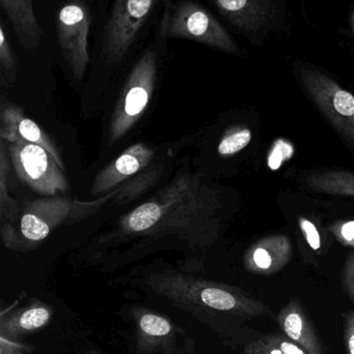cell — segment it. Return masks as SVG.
<instances>
[{"instance_id": "cell-13", "label": "cell", "mask_w": 354, "mask_h": 354, "mask_svg": "<svg viewBox=\"0 0 354 354\" xmlns=\"http://www.w3.org/2000/svg\"><path fill=\"white\" fill-rule=\"evenodd\" d=\"M278 324L285 336L308 354H326L313 324L297 299L289 301L281 310Z\"/></svg>"}, {"instance_id": "cell-5", "label": "cell", "mask_w": 354, "mask_h": 354, "mask_svg": "<svg viewBox=\"0 0 354 354\" xmlns=\"http://www.w3.org/2000/svg\"><path fill=\"white\" fill-rule=\"evenodd\" d=\"M158 66L157 53L151 48L145 50L135 62L110 120V145L122 139L143 118L155 91Z\"/></svg>"}, {"instance_id": "cell-6", "label": "cell", "mask_w": 354, "mask_h": 354, "mask_svg": "<svg viewBox=\"0 0 354 354\" xmlns=\"http://www.w3.org/2000/svg\"><path fill=\"white\" fill-rule=\"evenodd\" d=\"M297 76L322 115L354 149V95L320 71L301 66Z\"/></svg>"}, {"instance_id": "cell-7", "label": "cell", "mask_w": 354, "mask_h": 354, "mask_svg": "<svg viewBox=\"0 0 354 354\" xmlns=\"http://www.w3.org/2000/svg\"><path fill=\"white\" fill-rule=\"evenodd\" d=\"M6 145L17 176L33 192L45 197H56L68 191V178L47 149L24 141Z\"/></svg>"}, {"instance_id": "cell-11", "label": "cell", "mask_w": 354, "mask_h": 354, "mask_svg": "<svg viewBox=\"0 0 354 354\" xmlns=\"http://www.w3.org/2000/svg\"><path fill=\"white\" fill-rule=\"evenodd\" d=\"M0 138L8 143L24 141L41 145L51 153L60 167L66 171V165L62 161V153L49 135L46 134L39 124L27 118L24 111L15 104H2L0 114Z\"/></svg>"}, {"instance_id": "cell-27", "label": "cell", "mask_w": 354, "mask_h": 354, "mask_svg": "<svg viewBox=\"0 0 354 354\" xmlns=\"http://www.w3.org/2000/svg\"><path fill=\"white\" fill-rule=\"evenodd\" d=\"M241 354H283L280 348L268 342L265 338L254 341L245 346V351Z\"/></svg>"}, {"instance_id": "cell-12", "label": "cell", "mask_w": 354, "mask_h": 354, "mask_svg": "<svg viewBox=\"0 0 354 354\" xmlns=\"http://www.w3.org/2000/svg\"><path fill=\"white\" fill-rule=\"evenodd\" d=\"M292 257V245L285 235H270L254 243L245 255V266L253 274L269 276L282 270Z\"/></svg>"}, {"instance_id": "cell-31", "label": "cell", "mask_w": 354, "mask_h": 354, "mask_svg": "<svg viewBox=\"0 0 354 354\" xmlns=\"http://www.w3.org/2000/svg\"><path fill=\"white\" fill-rule=\"evenodd\" d=\"M87 354H96V353H87Z\"/></svg>"}, {"instance_id": "cell-2", "label": "cell", "mask_w": 354, "mask_h": 354, "mask_svg": "<svg viewBox=\"0 0 354 354\" xmlns=\"http://www.w3.org/2000/svg\"><path fill=\"white\" fill-rule=\"evenodd\" d=\"M159 176L158 170L149 172L141 178L121 185L106 195L91 201L72 198L46 197L23 202L18 218L12 224H1V239L4 245L14 251H28L47 239L55 229L79 222L96 214L112 200L126 197L134 199L141 195Z\"/></svg>"}, {"instance_id": "cell-23", "label": "cell", "mask_w": 354, "mask_h": 354, "mask_svg": "<svg viewBox=\"0 0 354 354\" xmlns=\"http://www.w3.org/2000/svg\"><path fill=\"white\" fill-rule=\"evenodd\" d=\"M328 230L341 245L354 248V221H339L330 225Z\"/></svg>"}, {"instance_id": "cell-21", "label": "cell", "mask_w": 354, "mask_h": 354, "mask_svg": "<svg viewBox=\"0 0 354 354\" xmlns=\"http://www.w3.org/2000/svg\"><path fill=\"white\" fill-rule=\"evenodd\" d=\"M251 136V131L247 127L238 126L231 128L224 135L218 145V153L222 157L236 155L249 145Z\"/></svg>"}, {"instance_id": "cell-4", "label": "cell", "mask_w": 354, "mask_h": 354, "mask_svg": "<svg viewBox=\"0 0 354 354\" xmlns=\"http://www.w3.org/2000/svg\"><path fill=\"white\" fill-rule=\"evenodd\" d=\"M161 39H182L229 54H238L239 48L224 27L209 10L195 0L168 2L162 16Z\"/></svg>"}, {"instance_id": "cell-18", "label": "cell", "mask_w": 354, "mask_h": 354, "mask_svg": "<svg viewBox=\"0 0 354 354\" xmlns=\"http://www.w3.org/2000/svg\"><path fill=\"white\" fill-rule=\"evenodd\" d=\"M308 187L328 195L354 197V174L342 170L315 172L305 178Z\"/></svg>"}, {"instance_id": "cell-10", "label": "cell", "mask_w": 354, "mask_h": 354, "mask_svg": "<svg viewBox=\"0 0 354 354\" xmlns=\"http://www.w3.org/2000/svg\"><path fill=\"white\" fill-rule=\"evenodd\" d=\"M154 159L155 151L149 145L145 143L131 145L96 176L91 185V195L101 197L121 185L141 178L148 172L134 176L148 169Z\"/></svg>"}, {"instance_id": "cell-17", "label": "cell", "mask_w": 354, "mask_h": 354, "mask_svg": "<svg viewBox=\"0 0 354 354\" xmlns=\"http://www.w3.org/2000/svg\"><path fill=\"white\" fill-rule=\"evenodd\" d=\"M139 347L143 351H154L166 347L175 338L174 324L164 316L145 310L135 314Z\"/></svg>"}, {"instance_id": "cell-25", "label": "cell", "mask_w": 354, "mask_h": 354, "mask_svg": "<svg viewBox=\"0 0 354 354\" xmlns=\"http://www.w3.org/2000/svg\"><path fill=\"white\" fill-rule=\"evenodd\" d=\"M268 342L281 349L283 354H308L285 335H267L264 337Z\"/></svg>"}, {"instance_id": "cell-8", "label": "cell", "mask_w": 354, "mask_h": 354, "mask_svg": "<svg viewBox=\"0 0 354 354\" xmlns=\"http://www.w3.org/2000/svg\"><path fill=\"white\" fill-rule=\"evenodd\" d=\"M91 25L89 8L78 0L64 4L56 18V35L60 52L77 80L83 78L89 64Z\"/></svg>"}, {"instance_id": "cell-14", "label": "cell", "mask_w": 354, "mask_h": 354, "mask_svg": "<svg viewBox=\"0 0 354 354\" xmlns=\"http://www.w3.org/2000/svg\"><path fill=\"white\" fill-rule=\"evenodd\" d=\"M2 10L23 48L33 51L43 43L44 32L33 0H0Z\"/></svg>"}, {"instance_id": "cell-16", "label": "cell", "mask_w": 354, "mask_h": 354, "mask_svg": "<svg viewBox=\"0 0 354 354\" xmlns=\"http://www.w3.org/2000/svg\"><path fill=\"white\" fill-rule=\"evenodd\" d=\"M51 317V308L43 304L2 314L0 318V337L17 341L27 333L44 328Z\"/></svg>"}, {"instance_id": "cell-1", "label": "cell", "mask_w": 354, "mask_h": 354, "mask_svg": "<svg viewBox=\"0 0 354 354\" xmlns=\"http://www.w3.org/2000/svg\"><path fill=\"white\" fill-rule=\"evenodd\" d=\"M222 208L220 194L203 176L180 172L149 200L121 216L99 243L175 237L195 248L206 247L213 241Z\"/></svg>"}, {"instance_id": "cell-3", "label": "cell", "mask_w": 354, "mask_h": 354, "mask_svg": "<svg viewBox=\"0 0 354 354\" xmlns=\"http://www.w3.org/2000/svg\"><path fill=\"white\" fill-rule=\"evenodd\" d=\"M147 285L156 295L189 311L230 314L240 317H260L272 313L263 301L240 288L183 272H155L148 278Z\"/></svg>"}, {"instance_id": "cell-9", "label": "cell", "mask_w": 354, "mask_h": 354, "mask_svg": "<svg viewBox=\"0 0 354 354\" xmlns=\"http://www.w3.org/2000/svg\"><path fill=\"white\" fill-rule=\"evenodd\" d=\"M153 6L154 0H114L103 37V56L109 64L127 55Z\"/></svg>"}, {"instance_id": "cell-22", "label": "cell", "mask_w": 354, "mask_h": 354, "mask_svg": "<svg viewBox=\"0 0 354 354\" xmlns=\"http://www.w3.org/2000/svg\"><path fill=\"white\" fill-rule=\"evenodd\" d=\"M293 151L294 149L290 143L280 139L274 143V147L270 151L269 157H268V166L272 170L278 169L286 160L292 157Z\"/></svg>"}, {"instance_id": "cell-19", "label": "cell", "mask_w": 354, "mask_h": 354, "mask_svg": "<svg viewBox=\"0 0 354 354\" xmlns=\"http://www.w3.org/2000/svg\"><path fill=\"white\" fill-rule=\"evenodd\" d=\"M6 141L1 140L0 149V220L1 224H12L18 218L20 207L8 192V157Z\"/></svg>"}, {"instance_id": "cell-29", "label": "cell", "mask_w": 354, "mask_h": 354, "mask_svg": "<svg viewBox=\"0 0 354 354\" xmlns=\"http://www.w3.org/2000/svg\"><path fill=\"white\" fill-rule=\"evenodd\" d=\"M0 354H27V346L18 341L0 337Z\"/></svg>"}, {"instance_id": "cell-26", "label": "cell", "mask_w": 354, "mask_h": 354, "mask_svg": "<svg viewBox=\"0 0 354 354\" xmlns=\"http://www.w3.org/2000/svg\"><path fill=\"white\" fill-rule=\"evenodd\" d=\"M342 284L345 292L354 303V252L349 254L344 264L342 274Z\"/></svg>"}, {"instance_id": "cell-20", "label": "cell", "mask_w": 354, "mask_h": 354, "mask_svg": "<svg viewBox=\"0 0 354 354\" xmlns=\"http://www.w3.org/2000/svg\"><path fill=\"white\" fill-rule=\"evenodd\" d=\"M17 66L18 64L10 43V35L3 21L0 20V70L2 81H6L8 84L14 82L16 79Z\"/></svg>"}, {"instance_id": "cell-24", "label": "cell", "mask_w": 354, "mask_h": 354, "mask_svg": "<svg viewBox=\"0 0 354 354\" xmlns=\"http://www.w3.org/2000/svg\"><path fill=\"white\" fill-rule=\"evenodd\" d=\"M299 228H301V232L305 234L308 245L314 251H319L320 248H321V237H320V233L318 232L314 223L306 218H299Z\"/></svg>"}, {"instance_id": "cell-15", "label": "cell", "mask_w": 354, "mask_h": 354, "mask_svg": "<svg viewBox=\"0 0 354 354\" xmlns=\"http://www.w3.org/2000/svg\"><path fill=\"white\" fill-rule=\"evenodd\" d=\"M231 24L251 32L258 30L274 16L268 0H211Z\"/></svg>"}, {"instance_id": "cell-28", "label": "cell", "mask_w": 354, "mask_h": 354, "mask_svg": "<svg viewBox=\"0 0 354 354\" xmlns=\"http://www.w3.org/2000/svg\"><path fill=\"white\" fill-rule=\"evenodd\" d=\"M344 318V343L348 354H354V310L343 315Z\"/></svg>"}, {"instance_id": "cell-30", "label": "cell", "mask_w": 354, "mask_h": 354, "mask_svg": "<svg viewBox=\"0 0 354 354\" xmlns=\"http://www.w3.org/2000/svg\"><path fill=\"white\" fill-rule=\"evenodd\" d=\"M351 28H353V31L354 33V12L353 14V16H351Z\"/></svg>"}]
</instances>
